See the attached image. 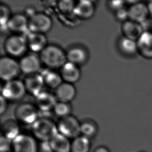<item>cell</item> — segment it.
<instances>
[{
    "label": "cell",
    "instance_id": "cell-1",
    "mask_svg": "<svg viewBox=\"0 0 152 152\" xmlns=\"http://www.w3.org/2000/svg\"><path fill=\"white\" fill-rule=\"evenodd\" d=\"M39 57L42 64L51 70L60 69L67 62L66 53L55 45H48L40 53Z\"/></svg>",
    "mask_w": 152,
    "mask_h": 152
},
{
    "label": "cell",
    "instance_id": "cell-2",
    "mask_svg": "<svg viewBox=\"0 0 152 152\" xmlns=\"http://www.w3.org/2000/svg\"><path fill=\"white\" fill-rule=\"evenodd\" d=\"M32 135L40 142L50 141L59 132L57 125L50 117H39L31 126Z\"/></svg>",
    "mask_w": 152,
    "mask_h": 152
},
{
    "label": "cell",
    "instance_id": "cell-3",
    "mask_svg": "<svg viewBox=\"0 0 152 152\" xmlns=\"http://www.w3.org/2000/svg\"><path fill=\"white\" fill-rule=\"evenodd\" d=\"M15 116L19 124L31 126L39 118V111L35 105L30 103H22L15 110Z\"/></svg>",
    "mask_w": 152,
    "mask_h": 152
},
{
    "label": "cell",
    "instance_id": "cell-4",
    "mask_svg": "<svg viewBox=\"0 0 152 152\" xmlns=\"http://www.w3.org/2000/svg\"><path fill=\"white\" fill-rule=\"evenodd\" d=\"M4 48L10 57L22 58L28 49L27 38L22 34H12L6 39Z\"/></svg>",
    "mask_w": 152,
    "mask_h": 152
},
{
    "label": "cell",
    "instance_id": "cell-5",
    "mask_svg": "<svg viewBox=\"0 0 152 152\" xmlns=\"http://www.w3.org/2000/svg\"><path fill=\"white\" fill-rule=\"evenodd\" d=\"M27 93L25 83L19 79L5 82L1 88V95L8 101L16 102L20 100Z\"/></svg>",
    "mask_w": 152,
    "mask_h": 152
},
{
    "label": "cell",
    "instance_id": "cell-6",
    "mask_svg": "<svg viewBox=\"0 0 152 152\" xmlns=\"http://www.w3.org/2000/svg\"><path fill=\"white\" fill-rule=\"evenodd\" d=\"M80 122L73 115L60 118L57 124L58 132L73 140L80 135Z\"/></svg>",
    "mask_w": 152,
    "mask_h": 152
},
{
    "label": "cell",
    "instance_id": "cell-7",
    "mask_svg": "<svg viewBox=\"0 0 152 152\" xmlns=\"http://www.w3.org/2000/svg\"><path fill=\"white\" fill-rule=\"evenodd\" d=\"M21 72L18 62L10 56L2 57L0 59V77L7 82L16 79Z\"/></svg>",
    "mask_w": 152,
    "mask_h": 152
},
{
    "label": "cell",
    "instance_id": "cell-8",
    "mask_svg": "<svg viewBox=\"0 0 152 152\" xmlns=\"http://www.w3.org/2000/svg\"><path fill=\"white\" fill-rule=\"evenodd\" d=\"M32 134H21L12 141V152H39V144Z\"/></svg>",
    "mask_w": 152,
    "mask_h": 152
},
{
    "label": "cell",
    "instance_id": "cell-9",
    "mask_svg": "<svg viewBox=\"0 0 152 152\" xmlns=\"http://www.w3.org/2000/svg\"><path fill=\"white\" fill-rule=\"evenodd\" d=\"M52 26L50 17L43 12H36L29 19V30L31 32L45 34L50 30Z\"/></svg>",
    "mask_w": 152,
    "mask_h": 152
},
{
    "label": "cell",
    "instance_id": "cell-10",
    "mask_svg": "<svg viewBox=\"0 0 152 152\" xmlns=\"http://www.w3.org/2000/svg\"><path fill=\"white\" fill-rule=\"evenodd\" d=\"M35 98V105L39 112L50 113L53 111V108L57 103L55 95L48 91L44 90Z\"/></svg>",
    "mask_w": 152,
    "mask_h": 152
},
{
    "label": "cell",
    "instance_id": "cell-11",
    "mask_svg": "<svg viewBox=\"0 0 152 152\" xmlns=\"http://www.w3.org/2000/svg\"><path fill=\"white\" fill-rule=\"evenodd\" d=\"M21 72L29 75L37 73L41 67V61L39 57L34 54L26 55L19 62Z\"/></svg>",
    "mask_w": 152,
    "mask_h": 152
},
{
    "label": "cell",
    "instance_id": "cell-12",
    "mask_svg": "<svg viewBox=\"0 0 152 152\" xmlns=\"http://www.w3.org/2000/svg\"><path fill=\"white\" fill-rule=\"evenodd\" d=\"M129 20L142 24L150 16L147 4L144 2L136 1L128 7Z\"/></svg>",
    "mask_w": 152,
    "mask_h": 152
},
{
    "label": "cell",
    "instance_id": "cell-13",
    "mask_svg": "<svg viewBox=\"0 0 152 152\" xmlns=\"http://www.w3.org/2000/svg\"><path fill=\"white\" fill-rule=\"evenodd\" d=\"M23 82L27 92L34 97L44 90V87L45 85L40 73L27 75Z\"/></svg>",
    "mask_w": 152,
    "mask_h": 152
},
{
    "label": "cell",
    "instance_id": "cell-14",
    "mask_svg": "<svg viewBox=\"0 0 152 152\" xmlns=\"http://www.w3.org/2000/svg\"><path fill=\"white\" fill-rule=\"evenodd\" d=\"M8 30L16 34L29 30V19L25 15L16 14L11 17L7 25Z\"/></svg>",
    "mask_w": 152,
    "mask_h": 152
},
{
    "label": "cell",
    "instance_id": "cell-15",
    "mask_svg": "<svg viewBox=\"0 0 152 152\" xmlns=\"http://www.w3.org/2000/svg\"><path fill=\"white\" fill-rule=\"evenodd\" d=\"M59 73L64 82L72 84L77 82L81 76L79 66L68 61L60 69Z\"/></svg>",
    "mask_w": 152,
    "mask_h": 152
},
{
    "label": "cell",
    "instance_id": "cell-16",
    "mask_svg": "<svg viewBox=\"0 0 152 152\" xmlns=\"http://www.w3.org/2000/svg\"><path fill=\"white\" fill-rule=\"evenodd\" d=\"M96 6L91 1H80L75 4L73 14L81 19H89L95 14Z\"/></svg>",
    "mask_w": 152,
    "mask_h": 152
},
{
    "label": "cell",
    "instance_id": "cell-17",
    "mask_svg": "<svg viewBox=\"0 0 152 152\" xmlns=\"http://www.w3.org/2000/svg\"><path fill=\"white\" fill-rule=\"evenodd\" d=\"M67 61L77 66L84 64L88 59L87 50L80 46H75L70 48L66 53Z\"/></svg>",
    "mask_w": 152,
    "mask_h": 152
},
{
    "label": "cell",
    "instance_id": "cell-18",
    "mask_svg": "<svg viewBox=\"0 0 152 152\" xmlns=\"http://www.w3.org/2000/svg\"><path fill=\"white\" fill-rule=\"evenodd\" d=\"M28 48L33 53H41L48 45L47 37L44 34L30 32L27 37Z\"/></svg>",
    "mask_w": 152,
    "mask_h": 152
},
{
    "label": "cell",
    "instance_id": "cell-19",
    "mask_svg": "<svg viewBox=\"0 0 152 152\" xmlns=\"http://www.w3.org/2000/svg\"><path fill=\"white\" fill-rule=\"evenodd\" d=\"M138 53L142 57L152 59V31H144L137 41Z\"/></svg>",
    "mask_w": 152,
    "mask_h": 152
},
{
    "label": "cell",
    "instance_id": "cell-20",
    "mask_svg": "<svg viewBox=\"0 0 152 152\" xmlns=\"http://www.w3.org/2000/svg\"><path fill=\"white\" fill-rule=\"evenodd\" d=\"M76 90L73 84L63 82L55 90V95L58 101L69 103L75 98Z\"/></svg>",
    "mask_w": 152,
    "mask_h": 152
},
{
    "label": "cell",
    "instance_id": "cell-21",
    "mask_svg": "<svg viewBox=\"0 0 152 152\" xmlns=\"http://www.w3.org/2000/svg\"><path fill=\"white\" fill-rule=\"evenodd\" d=\"M121 31L124 37L137 41L144 32L141 24L128 20L123 23Z\"/></svg>",
    "mask_w": 152,
    "mask_h": 152
},
{
    "label": "cell",
    "instance_id": "cell-22",
    "mask_svg": "<svg viewBox=\"0 0 152 152\" xmlns=\"http://www.w3.org/2000/svg\"><path fill=\"white\" fill-rule=\"evenodd\" d=\"M117 48L121 54L127 57H132L138 53L137 41L124 36L118 40Z\"/></svg>",
    "mask_w": 152,
    "mask_h": 152
},
{
    "label": "cell",
    "instance_id": "cell-23",
    "mask_svg": "<svg viewBox=\"0 0 152 152\" xmlns=\"http://www.w3.org/2000/svg\"><path fill=\"white\" fill-rule=\"evenodd\" d=\"M40 74L43 78L45 85L53 89H56L63 82L60 73L54 70L46 68L43 70Z\"/></svg>",
    "mask_w": 152,
    "mask_h": 152
},
{
    "label": "cell",
    "instance_id": "cell-24",
    "mask_svg": "<svg viewBox=\"0 0 152 152\" xmlns=\"http://www.w3.org/2000/svg\"><path fill=\"white\" fill-rule=\"evenodd\" d=\"M19 125L17 121L13 120L5 121L1 127V136L12 141L21 134Z\"/></svg>",
    "mask_w": 152,
    "mask_h": 152
},
{
    "label": "cell",
    "instance_id": "cell-25",
    "mask_svg": "<svg viewBox=\"0 0 152 152\" xmlns=\"http://www.w3.org/2000/svg\"><path fill=\"white\" fill-rule=\"evenodd\" d=\"M50 142L53 152H71V141L61 134L58 133Z\"/></svg>",
    "mask_w": 152,
    "mask_h": 152
},
{
    "label": "cell",
    "instance_id": "cell-26",
    "mask_svg": "<svg viewBox=\"0 0 152 152\" xmlns=\"http://www.w3.org/2000/svg\"><path fill=\"white\" fill-rule=\"evenodd\" d=\"M91 146V139L80 135L71 141V152H89Z\"/></svg>",
    "mask_w": 152,
    "mask_h": 152
},
{
    "label": "cell",
    "instance_id": "cell-27",
    "mask_svg": "<svg viewBox=\"0 0 152 152\" xmlns=\"http://www.w3.org/2000/svg\"><path fill=\"white\" fill-rule=\"evenodd\" d=\"M98 132V125L93 120L87 119L80 123V135L91 139L95 138Z\"/></svg>",
    "mask_w": 152,
    "mask_h": 152
},
{
    "label": "cell",
    "instance_id": "cell-28",
    "mask_svg": "<svg viewBox=\"0 0 152 152\" xmlns=\"http://www.w3.org/2000/svg\"><path fill=\"white\" fill-rule=\"evenodd\" d=\"M53 113L60 118L71 115L72 107L69 103L58 101L53 109Z\"/></svg>",
    "mask_w": 152,
    "mask_h": 152
},
{
    "label": "cell",
    "instance_id": "cell-29",
    "mask_svg": "<svg viewBox=\"0 0 152 152\" xmlns=\"http://www.w3.org/2000/svg\"><path fill=\"white\" fill-rule=\"evenodd\" d=\"M10 11L8 6L5 4L0 5V24L1 31H5L8 30V22L11 18Z\"/></svg>",
    "mask_w": 152,
    "mask_h": 152
},
{
    "label": "cell",
    "instance_id": "cell-30",
    "mask_svg": "<svg viewBox=\"0 0 152 152\" xmlns=\"http://www.w3.org/2000/svg\"><path fill=\"white\" fill-rule=\"evenodd\" d=\"M75 4V2L72 0L60 1L58 2V7L61 13L65 14H71L73 13Z\"/></svg>",
    "mask_w": 152,
    "mask_h": 152
},
{
    "label": "cell",
    "instance_id": "cell-31",
    "mask_svg": "<svg viewBox=\"0 0 152 152\" xmlns=\"http://www.w3.org/2000/svg\"><path fill=\"white\" fill-rule=\"evenodd\" d=\"M0 151L1 152H12V141L3 136H1Z\"/></svg>",
    "mask_w": 152,
    "mask_h": 152
},
{
    "label": "cell",
    "instance_id": "cell-32",
    "mask_svg": "<svg viewBox=\"0 0 152 152\" xmlns=\"http://www.w3.org/2000/svg\"><path fill=\"white\" fill-rule=\"evenodd\" d=\"M115 17L117 20L125 23L129 20V13L128 8L124 7L115 12Z\"/></svg>",
    "mask_w": 152,
    "mask_h": 152
},
{
    "label": "cell",
    "instance_id": "cell-33",
    "mask_svg": "<svg viewBox=\"0 0 152 152\" xmlns=\"http://www.w3.org/2000/svg\"><path fill=\"white\" fill-rule=\"evenodd\" d=\"M126 3V2L124 1H111L108 2V6L111 10L115 12L125 7Z\"/></svg>",
    "mask_w": 152,
    "mask_h": 152
},
{
    "label": "cell",
    "instance_id": "cell-34",
    "mask_svg": "<svg viewBox=\"0 0 152 152\" xmlns=\"http://www.w3.org/2000/svg\"><path fill=\"white\" fill-rule=\"evenodd\" d=\"M39 152H53L50 141L40 142L39 144Z\"/></svg>",
    "mask_w": 152,
    "mask_h": 152
},
{
    "label": "cell",
    "instance_id": "cell-35",
    "mask_svg": "<svg viewBox=\"0 0 152 152\" xmlns=\"http://www.w3.org/2000/svg\"><path fill=\"white\" fill-rule=\"evenodd\" d=\"M7 100L4 98V97L1 96L0 97V114L3 115L5 113L7 108Z\"/></svg>",
    "mask_w": 152,
    "mask_h": 152
},
{
    "label": "cell",
    "instance_id": "cell-36",
    "mask_svg": "<svg viewBox=\"0 0 152 152\" xmlns=\"http://www.w3.org/2000/svg\"><path fill=\"white\" fill-rule=\"evenodd\" d=\"M94 152H110V151L105 146H100L96 148Z\"/></svg>",
    "mask_w": 152,
    "mask_h": 152
},
{
    "label": "cell",
    "instance_id": "cell-37",
    "mask_svg": "<svg viewBox=\"0 0 152 152\" xmlns=\"http://www.w3.org/2000/svg\"><path fill=\"white\" fill-rule=\"evenodd\" d=\"M147 4V6H148V12H149V15L150 16L152 17V1H149L148 2Z\"/></svg>",
    "mask_w": 152,
    "mask_h": 152
},
{
    "label": "cell",
    "instance_id": "cell-38",
    "mask_svg": "<svg viewBox=\"0 0 152 152\" xmlns=\"http://www.w3.org/2000/svg\"><path fill=\"white\" fill-rule=\"evenodd\" d=\"M145 152V151H139V152Z\"/></svg>",
    "mask_w": 152,
    "mask_h": 152
}]
</instances>
